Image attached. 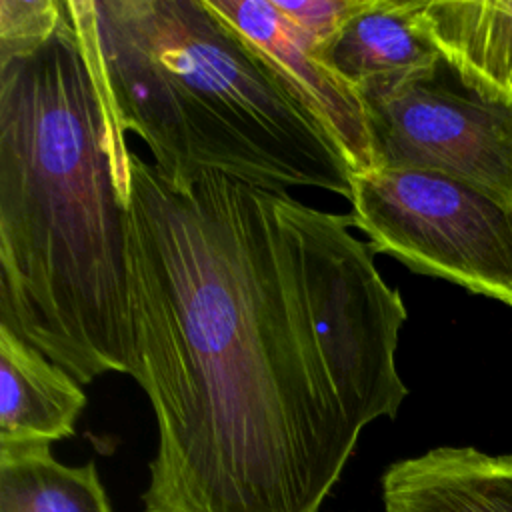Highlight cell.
<instances>
[{
    "label": "cell",
    "instance_id": "7a4b0ae2",
    "mask_svg": "<svg viewBox=\"0 0 512 512\" xmlns=\"http://www.w3.org/2000/svg\"><path fill=\"white\" fill-rule=\"evenodd\" d=\"M130 154L88 2L64 0L48 40L0 60V324L80 384L134 372Z\"/></svg>",
    "mask_w": 512,
    "mask_h": 512
},
{
    "label": "cell",
    "instance_id": "4fadbf2b",
    "mask_svg": "<svg viewBox=\"0 0 512 512\" xmlns=\"http://www.w3.org/2000/svg\"><path fill=\"white\" fill-rule=\"evenodd\" d=\"M274 6L296 24L316 46L324 44L364 0H272Z\"/></svg>",
    "mask_w": 512,
    "mask_h": 512
},
{
    "label": "cell",
    "instance_id": "9c48e42d",
    "mask_svg": "<svg viewBox=\"0 0 512 512\" xmlns=\"http://www.w3.org/2000/svg\"><path fill=\"white\" fill-rule=\"evenodd\" d=\"M86 406L82 384L0 324V448L70 438Z\"/></svg>",
    "mask_w": 512,
    "mask_h": 512
},
{
    "label": "cell",
    "instance_id": "6da1fadb",
    "mask_svg": "<svg viewBox=\"0 0 512 512\" xmlns=\"http://www.w3.org/2000/svg\"><path fill=\"white\" fill-rule=\"evenodd\" d=\"M352 214L130 154L132 378L158 448L142 512H320L396 418L408 318Z\"/></svg>",
    "mask_w": 512,
    "mask_h": 512
},
{
    "label": "cell",
    "instance_id": "8992f818",
    "mask_svg": "<svg viewBox=\"0 0 512 512\" xmlns=\"http://www.w3.org/2000/svg\"><path fill=\"white\" fill-rule=\"evenodd\" d=\"M274 68L342 148L352 172L372 170L362 98L316 54V44L272 0H206Z\"/></svg>",
    "mask_w": 512,
    "mask_h": 512
},
{
    "label": "cell",
    "instance_id": "277c9868",
    "mask_svg": "<svg viewBox=\"0 0 512 512\" xmlns=\"http://www.w3.org/2000/svg\"><path fill=\"white\" fill-rule=\"evenodd\" d=\"M352 216L372 252L512 308V200L416 168L352 174Z\"/></svg>",
    "mask_w": 512,
    "mask_h": 512
},
{
    "label": "cell",
    "instance_id": "52a82bcc",
    "mask_svg": "<svg viewBox=\"0 0 512 512\" xmlns=\"http://www.w3.org/2000/svg\"><path fill=\"white\" fill-rule=\"evenodd\" d=\"M316 54L364 104L432 76L442 66L422 28L420 0H364L324 44L316 46Z\"/></svg>",
    "mask_w": 512,
    "mask_h": 512
},
{
    "label": "cell",
    "instance_id": "30bf717a",
    "mask_svg": "<svg viewBox=\"0 0 512 512\" xmlns=\"http://www.w3.org/2000/svg\"><path fill=\"white\" fill-rule=\"evenodd\" d=\"M420 22L462 86L512 100V2L420 0Z\"/></svg>",
    "mask_w": 512,
    "mask_h": 512
},
{
    "label": "cell",
    "instance_id": "7c38bea8",
    "mask_svg": "<svg viewBox=\"0 0 512 512\" xmlns=\"http://www.w3.org/2000/svg\"><path fill=\"white\" fill-rule=\"evenodd\" d=\"M62 16L64 0H0V60L48 40Z\"/></svg>",
    "mask_w": 512,
    "mask_h": 512
},
{
    "label": "cell",
    "instance_id": "5b68a950",
    "mask_svg": "<svg viewBox=\"0 0 512 512\" xmlns=\"http://www.w3.org/2000/svg\"><path fill=\"white\" fill-rule=\"evenodd\" d=\"M364 106L372 168L440 172L512 200V100L462 86L442 62Z\"/></svg>",
    "mask_w": 512,
    "mask_h": 512
},
{
    "label": "cell",
    "instance_id": "8fae6325",
    "mask_svg": "<svg viewBox=\"0 0 512 512\" xmlns=\"http://www.w3.org/2000/svg\"><path fill=\"white\" fill-rule=\"evenodd\" d=\"M0 512H112L94 462L66 466L50 446L0 448Z\"/></svg>",
    "mask_w": 512,
    "mask_h": 512
},
{
    "label": "cell",
    "instance_id": "ba28073f",
    "mask_svg": "<svg viewBox=\"0 0 512 512\" xmlns=\"http://www.w3.org/2000/svg\"><path fill=\"white\" fill-rule=\"evenodd\" d=\"M384 512H512V452L438 446L382 476Z\"/></svg>",
    "mask_w": 512,
    "mask_h": 512
},
{
    "label": "cell",
    "instance_id": "3957f363",
    "mask_svg": "<svg viewBox=\"0 0 512 512\" xmlns=\"http://www.w3.org/2000/svg\"><path fill=\"white\" fill-rule=\"evenodd\" d=\"M86 2L116 118L156 166L350 200L354 172L334 136L206 0Z\"/></svg>",
    "mask_w": 512,
    "mask_h": 512
}]
</instances>
